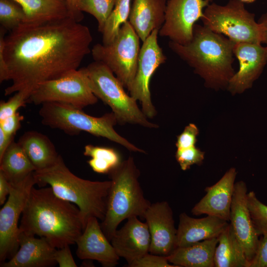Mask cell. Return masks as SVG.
<instances>
[{"instance_id": "1", "label": "cell", "mask_w": 267, "mask_h": 267, "mask_svg": "<svg viewBox=\"0 0 267 267\" xmlns=\"http://www.w3.org/2000/svg\"><path fill=\"white\" fill-rule=\"evenodd\" d=\"M89 28L71 17L39 24H21L0 36L8 80L5 96L30 95L40 84L78 69L91 52Z\"/></svg>"}, {"instance_id": "2", "label": "cell", "mask_w": 267, "mask_h": 267, "mask_svg": "<svg viewBox=\"0 0 267 267\" xmlns=\"http://www.w3.org/2000/svg\"><path fill=\"white\" fill-rule=\"evenodd\" d=\"M22 214L19 232L44 237L57 249L76 243L84 229L79 208L50 187H33Z\"/></svg>"}, {"instance_id": "3", "label": "cell", "mask_w": 267, "mask_h": 267, "mask_svg": "<svg viewBox=\"0 0 267 267\" xmlns=\"http://www.w3.org/2000/svg\"><path fill=\"white\" fill-rule=\"evenodd\" d=\"M234 44L225 36L195 24L189 43L183 45L170 41L169 46L204 79L206 86L218 89L227 87L235 74Z\"/></svg>"}, {"instance_id": "4", "label": "cell", "mask_w": 267, "mask_h": 267, "mask_svg": "<svg viewBox=\"0 0 267 267\" xmlns=\"http://www.w3.org/2000/svg\"><path fill=\"white\" fill-rule=\"evenodd\" d=\"M34 176L40 186L49 185L56 196L77 206L84 228L91 217L104 220L111 180L91 181L80 178L70 171L60 155L54 164L35 171Z\"/></svg>"}, {"instance_id": "5", "label": "cell", "mask_w": 267, "mask_h": 267, "mask_svg": "<svg viewBox=\"0 0 267 267\" xmlns=\"http://www.w3.org/2000/svg\"><path fill=\"white\" fill-rule=\"evenodd\" d=\"M108 175L111 184L100 226L111 241L122 222L134 216L143 219L151 203L144 196L138 181L140 172L133 157L123 161Z\"/></svg>"}, {"instance_id": "6", "label": "cell", "mask_w": 267, "mask_h": 267, "mask_svg": "<svg viewBox=\"0 0 267 267\" xmlns=\"http://www.w3.org/2000/svg\"><path fill=\"white\" fill-rule=\"evenodd\" d=\"M39 113L43 125L62 130L68 134L76 135L81 132H86L97 137L107 138L130 151L146 153L115 131L114 127L118 122L112 112L96 117L69 104L49 102L42 104Z\"/></svg>"}, {"instance_id": "7", "label": "cell", "mask_w": 267, "mask_h": 267, "mask_svg": "<svg viewBox=\"0 0 267 267\" xmlns=\"http://www.w3.org/2000/svg\"><path fill=\"white\" fill-rule=\"evenodd\" d=\"M86 68L92 91L111 108L118 124L138 125L151 129L158 127L148 120L137 101L126 92L124 86L106 65L94 61Z\"/></svg>"}, {"instance_id": "8", "label": "cell", "mask_w": 267, "mask_h": 267, "mask_svg": "<svg viewBox=\"0 0 267 267\" xmlns=\"http://www.w3.org/2000/svg\"><path fill=\"white\" fill-rule=\"evenodd\" d=\"M201 19L203 26L225 36L234 43L262 44L260 24L255 21V14L238 0H229L223 5L210 3L205 7Z\"/></svg>"}, {"instance_id": "9", "label": "cell", "mask_w": 267, "mask_h": 267, "mask_svg": "<svg viewBox=\"0 0 267 267\" xmlns=\"http://www.w3.org/2000/svg\"><path fill=\"white\" fill-rule=\"evenodd\" d=\"M140 38L128 21L110 44H95L91 49L93 60L106 65L128 89L134 78L140 50Z\"/></svg>"}, {"instance_id": "10", "label": "cell", "mask_w": 267, "mask_h": 267, "mask_svg": "<svg viewBox=\"0 0 267 267\" xmlns=\"http://www.w3.org/2000/svg\"><path fill=\"white\" fill-rule=\"evenodd\" d=\"M98 99L91 89L87 71L84 67L40 84L32 92L27 103L42 105L60 102L83 109L95 104Z\"/></svg>"}, {"instance_id": "11", "label": "cell", "mask_w": 267, "mask_h": 267, "mask_svg": "<svg viewBox=\"0 0 267 267\" xmlns=\"http://www.w3.org/2000/svg\"><path fill=\"white\" fill-rule=\"evenodd\" d=\"M10 183L8 199L0 210V263L12 258L19 249L18 220L36 184L34 173L21 181Z\"/></svg>"}, {"instance_id": "12", "label": "cell", "mask_w": 267, "mask_h": 267, "mask_svg": "<svg viewBox=\"0 0 267 267\" xmlns=\"http://www.w3.org/2000/svg\"><path fill=\"white\" fill-rule=\"evenodd\" d=\"M158 30H154L142 42L134 78L128 89L130 95L141 105V110L148 118L157 114L151 97L150 82L158 67L164 63L167 57L158 43Z\"/></svg>"}, {"instance_id": "13", "label": "cell", "mask_w": 267, "mask_h": 267, "mask_svg": "<svg viewBox=\"0 0 267 267\" xmlns=\"http://www.w3.org/2000/svg\"><path fill=\"white\" fill-rule=\"evenodd\" d=\"M212 0H168L165 21L159 35L171 41L186 44L193 36L195 22L203 16V9Z\"/></svg>"}, {"instance_id": "14", "label": "cell", "mask_w": 267, "mask_h": 267, "mask_svg": "<svg viewBox=\"0 0 267 267\" xmlns=\"http://www.w3.org/2000/svg\"><path fill=\"white\" fill-rule=\"evenodd\" d=\"M150 237L149 253L167 257L176 248L177 229L173 212L167 201L151 204L144 213Z\"/></svg>"}, {"instance_id": "15", "label": "cell", "mask_w": 267, "mask_h": 267, "mask_svg": "<svg viewBox=\"0 0 267 267\" xmlns=\"http://www.w3.org/2000/svg\"><path fill=\"white\" fill-rule=\"evenodd\" d=\"M233 51L239 67L229 81L227 89L232 93H241L252 87L267 63V47L249 43L234 44Z\"/></svg>"}, {"instance_id": "16", "label": "cell", "mask_w": 267, "mask_h": 267, "mask_svg": "<svg viewBox=\"0 0 267 267\" xmlns=\"http://www.w3.org/2000/svg\"><path fill=\"white\" fill-rule=\"evenodd\" d=\"M247 193L245 182L235 183L229 223L249 263L255 254L260 236L255 229L248 207Z\"/></svg>"}, {"instance_id": "17", "label": "cell", "mask_w": 267, "mask_h": 267, "mask_svg": "<svg viewBox=\"0 0 267 267\" xmlns=\"http://www.w3.org/2000/svg\"><path fill=\"white\" fill-rule=\"evenodd\" d=\"M102 231L98 219L90 218L76 241V255L82 260L98 261L103 267H114L120 257Z\"/></svg>"}, {"instance_id": "18", "label": "cell", "mask_w": 267, "mask_h": 267, "mask_svg": "<svg viewBox=\"0 0 267 267\" xmlns=\"http://www.w3.org/2000/svg\"><path fill=\"white\" fill-rule=\"evenodd\" d=\"M110 242L117 255L124 258L129 266L149 253L151 237L147 223L136 216L131 217L117 229Z\"/></svg>"}, {"instance_id": "19", "label": "cell", "mask_w": 267, "mask_h": 267, "mask_svg": "<svg viewBox=\"0 0 267 267\" xmlns=\"http://www.w3.org/2000/svg\"><path fill=\"white\" fill-rule=\"evenodd\" d=\"M236 175V169L231 168L215 184L207 187L206 194L192 209V214L213 216L229 222Z\"/></svg>"}, {"instance_id": "20", "label": "cell", "mask_w": 267, "mask_h": 267, "mask_svg": "<svg viewBox=\"0 0 267 267\" xmlns=\"http://www.w3.org/2000/svg\"><path fill=\"white\" fill-rule=\"evenodd\" d=\"M18 240L17 252L8 261L0 263V267H49L57 264V248L45 238L19 232Z\"/></svg>"}, {"instance_id": "21", "label": "cell", "mask_w": 267, "mask_h": 267, "mask_svg": "<svg viewBox=\"0 0 267 267\" xmlns=\"http://www.w3.org/2000/svg\"><path fill=\"white\" fill-rule=\"evenodd\" d=\"M228 224L227 221L213 216L194 218L185 213H181L177 229V247L218 238Z\"/></svg>"}, {"instance_id": "22", "label": "cell", "mask_w": 267, "mask_h": 267, "mask_svg": "<svg viewBox=\"0 0 267 267\" xmlns=\"http://www.w3.org/2000/svg\"><path fill=\"white\" fill-rule=\"evenodd\" d=\"M166 0H133L128 21L143 42L165 21Z\"/></svg>"}, {"instance_id": "23", "label": "cell", "mask_w": 267, "mask_h": 267, "mask_svg": "<svg viewBox=\"0 0 267 267\" xmlns=\"http://www.w3.org/2000/svg\"><path fill=\"white\" fill-rule=\"evenodd\" d=\"M218 237L177 247L167 257L177 267H214V254Z\"/></svg>"}, {"instance_id": "24", "label": "cell", "mask_w": 267, "mask_h": 267, "mask_svg": "<svg viewBox=\"0 0 267 267\" xmlns=\"http://www.w3.org/2000/svg\"><path fill=\"white\" fill-rule=\"evenodd\" d=\"M18 142L36 170L51 167L55 163L60 155L50 139L46 135L35 131L25 133Z\"/></svg>"}, {"instance_id": "25", "label": "cell", "mask_w": 267, "mask_h": 267, "mask_svg": "<svg viewBox=\"0 0 267 267\" xmlns=\"http://www.w3.org/2000/svg\"><path fill=\"white\" fill-rule=\"evenodd\" d=\"M14 0L25 12V19L22 24H39L71 17L66 0Z\"/></svg>"}, {"instance_id": "26", "label": "cell", "mask_w": 267, "mask_h": 267, "mask_svg": "<svg viewBox=\"0 0 267 267\" xmlns=\"http://www.w3.org/2000/svg\"><path fill=\"white\" fill-rule=\"evenodd\" d=\"M214 262V267H248L245 252L229 223L218 237Z\"/></svg>"}, {"instance_id": "27", "label": "cell", "mask_w": 267, "mask_h": 267, "mask_svg": "<svg viewBox=\"0 0 267 267\" xmlns=\"http://www.w3.org/2000/svg\"><path fill=\"white\" fill-rule=\"evenodd\" d=\"M36 170L18 142L13 141L0 158V172L10 183L24 179Z\"/></svg>"}, {"instance_id": "28", "label": "cell", "mask_w": 267, "mask_h": 267, "mask_svg": "<svg viewBox=\"0 0 267 267\" xmlns=\"http://www.w3.org/2000/svg\"><path fill=\"white\" fill-rule=\"evenodd\" d=\"M84 155L91 158L87 162L92 170L98 174H109L123 161L116 150L108 147L86 145Z\"/></svg>"}, {"instance_id": "29", "label": "cell", "mask_w": 267, "mask_h": 267, "mask_svg": "<svg viewBox=\"0 0 267 267\" xmlns=\"http://www.w3.org/2000/svg\"><path fill=\"white\" fill-rule=\"evenodd\" d=\"M131 0H116L114 8L106 21L102 34V44H110L117 36L120 28L128 21Z\"/></svg>"}, {"instance_id": "30", "label": "cell", "mask_w": 267, "mask_h": 267, "mask_svg": "<svg viewBox=\"0 0 267 267\" xmlns=\"http://www.w3.org/2000/svg\"><path fill=\"white\" fill-rule=\"evenodd\" d=\"M25 19L21 5L14 0H0V23L2 28L11 31L22 24Z\"/></svg>"}, {"instance_id": "31", "label": "cell", "mask_w": 267, "mask_h": 267, "mask_svg": "<svg viewBox=\"0 0 267 267\" xmlns=\"http://www.w3.org/2000/svg\"><path fill=\"white\" fill-rule=\"evenodd\" d=\"M116 0H81L79 8L92 15L98 23V31L102 33L108 17L115 6Z\"/></svg>"}, {"instance_id": "32", "label": "cell", "mask_w": 267, "mask_h": 267, "mask_svg": "<svg viewBox=\"0 0 267 267\" xmlns=\"http://www.w3.org/2000/svg\"><path fill=\"white\" fill-rule=\"evenodd\" d=\"M247 205L255 229L259 236L267 235V205L257 198L254 191L247 194Z\"/></svg>"}, {"instance_id": "33", "label": "cell", "mask_w": 267, "mask_h": 267, "mask_svg": "<svg viewBox=\"0 0 267 267\" xmlns=\"http://www.w3.org/2000/svg\"><path fill=\"white\" fill-rule=\"evenodd\" d=\"M205 152L195 146L177 149L175 157L182 171L190 169L194 164L200 165L204 159Z\"/></svg>"}, {"instance_id": "34", "label": "cell", "mask_w": 267, "mask_h": 267, "mask_svg": "<svg viewBox=\"0 0 267 267\" xmlns=\"http://www.w3.org/2000/svg\"><path fill=\"white\" fill-rule=\"evenodd\" d=\"M30 94L24 90L18 91L7 101L0 102V121L12 116L18 112L21 107L25 106Z\"/></svg>"}, {"instance_id": "35", "label": "cell", "mask_w": 267, "mask_h": 267, "mask_svg": "<svg viewBox=\"0 0 267 267\" xmlns=\"http://www.w3.org/2000/svg\"><path fill=\"white\" fill-rule=\"evenodd\" d=\"M129 267H177L170 263L167 257L147 253L142 257L135 261Z\"/></svg>"}, {"instance_id": "36", "label": "cell", "mask_w": 267, "mask_h": 267, "mask_svg": "<svg viewBox=\"0 0 267 267\" xmlns=\"http://www.w3.org/2000/svg\"><path fill=\"white\" fill-rule=\"evenodd\" d=\"M199 132L198 128L194 124L190 123L187 125L183 132L177 136L176 143L177 149L195 146Z\"/></svg>"}, {"instance_id": "37", "label": "cell", "mask_w": 267, "mask_h": 267, "mask_svg": "<svg viewBox=\"0 0 267 267\" xmlns=\"http://www.w3.org/2000/svg\"><path fill=\"white\" fill-rule=\"evenodd\" d=\"M259 238L255 254L248 267H267V235Z\"/></svg>"}, {"instance_id": "38", "label": "cell", "mask_w": 267, "mask_h": 267, "mask_svg": "<svg viewBox=\"0 0 267 267\" xmlns=\"http://www.w3.org/2000/svg\"><path fill=\"white\" fill-rule=\"evenodd\" d=\"M24 116L19 112L2 121H0V128L6 134L15 136L21 126Z\"/></svg>"}, {"instance_id": "39", "label": "cell", "mask_w": 267, "mask_h": 267, "mask_svg": "<svg viewBox=\"0 0 267 267\" xmlns=\"http://www.w3.org/2000/svg\"><path fill=\"white\" fill-rule=\"evenodd\" d=\"M55 260L60 267H77L69 245L57 249L54 255Z\"/></svg>"}, {"instance_id": "40", "label": "cell", "mask_w": 267, "mask_h": 267, "mask_svg": "<svg viewBox=\"0 0 267 267\" xmlns=\"http://www.w3.org/2000/svg\"><path fill=\"white\" fill-rule=\"evenodd\" d=\"M81 0H66L69 9L70 17L80 22L84 18V15L79 8Z\"/></svg>"}, {"instance_id": "41", "label": "cell", "mask_w": 267, "mask_h": 267, "mask_svg": "<svg viewBox=\"0 0 267 267\" xmlns=\"http://www.w3.org/2000/svg\"><path fill=\"white\" fill-rule=\"evenodd\" d=\"M10 183L4 176L0 172V205H3L9 195L10 190Z\"/></svg>"}, {"instance_id": "42", "label": "cell", "mask_w": 267, "mask_h": 267, "mask_svg": "<svg viewBox=\"0 0 267 267\" xmlns=\"http://www.w3.org/2000/svg\"><path fill=\"white\" fill-rule=\"evenodd\" d=\"M14 136L6 134L0 128V158L11 143L14 141Z\"/></svg>"}, {"instance_id": "43", "label": "cell", "mask_w": 267, "mask_h": 267, "mask_svg": "<svg viewBox=\"0 0 267 267\" xmlns=\"http://www.w3.org/2000/svg\"><path fill=\"white\" fill-rule=\"evenodd\" d=\"M258 23L260 24L262 31V44L267 47V12L263 14L260 18Z\"/></svg>"}, {"instance_id": "44", "label": "cell", "mask_w": 267, "mask_h": 267, "mask_svg": "<svg viewBox=\"0 0 267 267\" xmlns=\"http://www.w3.org/2000/svg\"><path fill=\"white\" fill-rule=\"evenodd\" d=\"M240 1L241 2L243 3H253L256 0H238Z\"/></svg>"}]
</instances>
